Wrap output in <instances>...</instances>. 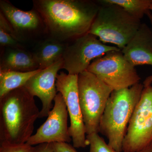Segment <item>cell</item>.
Wrapping results in <instances>:
<instances>
[{"mask_svg": "<svg viewBox=\"0 0 152 152\" xmlns=\"http://www.w3.org/2000/svg\"><path fill=\"white\" fill-rule=\"evenodd\" d=\"M33 152H56L53 143H42L37 145Z\"/></svg>", "mask_w": 152, "mask_h": 152, "instance_id": "22", "label": "cell"}, {"mask_svg": "<svg viewBox=\"0 0 152 152\" xmlns=\"http://www.w3.org/2000/svg\"><path fill=\"white\" fill-rule=\"evenodd\" d=\"M138 152H152V144L142 151Z\"/></svg>", "mask_w": 152, "mask_h": 152, "instance_id": "24", "label": "cell"}, {"mask_svg": "<svg viewBox=\"0 0 152 152\" xmlns=\"http://www.w3.org/2000/svg\"><path fill=\"white\" fill-rule=\"evenodd\" d=\"M40 70L26 72L0 70V98L14 90L24 86L28 81Z\"/></svg>", "mask_w": 152, "mask_h": 152, "instance_id": "16", "label": "cell"}, {"mask_svg": "<svg viewBox=\"0 0 152 152\" xmlns=\"http://www.w3.org/2000/svg\"><path fill=\"white\" fill-rule=\"evenodd\" d=\"M67 44L48 37L36 44L30 50L39 69L49 67L62 59Z\"/></svg>", "mask_w": 152, "mask_h": 152, "instance_id": "15", "label": "cell"}, {"mask_svg": "<svg viewBox=\"0 0 152 152\" xmlns=\"http://www.w3.org/2000/svg\"><path fill=\"white\" fill-rule=\"evenodd\" d=\"M102 4L116 5L124 9L135 18L140 20L150 8L152 0H99Z\"/></svg>", "mask_w": 152, "mask_h": 152, "instance_id": "17", "label": "cell"}, {"mask_svg": "<svg viewBox=\"0 0 152 152\" xmlns=\"http://www.w3.org/2000/svg\"><path fill=\"white\" fill-rule=\"evenodd\" d=\"M146 15L148 18L149 20L150 23H151V29L152 30V13L151 11H149L147 12L146 13Z\"/></svg>", "mask_w": 152, "mask_h": 152, "instance_id": "25", "label": "cell"}, {"mask_svg": "<svg viewBox=\"0 0 152 152\" xmlns=\"http://www.w3.org/2000/svg\"><path fill=\"white\" fill-rule=\"evenodd\" d=\"M150 11H152V1L151 4V6H150Z\"/></svg>", "mask_w": 152, "mask_h": 152, "instance_id": "26", "label": "cell"}, {"mask_svg": "<svg viewBox=\"0 0 152 152\" xmlns=\"http://www.w3.org/2000/svg\"><path fill=\"white\" fill-rule=\"evenodd\" d=\"M40 111L24 87L0 98V143H26L32 136Z\"/></svg>", "mask_w": 152, "mask_h": 152, "instance_id": "2", "label": "cell"}, {"mask_svg": "<svg viewBox=\"0 0 152 152\" xmlns=\"http://www.w3.org/2000/svg\"><path fill=\"white\" fill-rule=\"evenodd\" d=\"M34 148L27 143L18 145L0 143V152H33Z\"/></svg>", "mask_w": 152, "mask_h": 152, "instance_id": "20", "label": "cell"}, {"mask_svg": "<svg viewBox=\"0 0 152 152\" xmlns=\"http://www.w3.org/2000/svg\"><path fill=\"white\" fill-rule=\"evenodd\" d=\"M63 66L62 59L50 66L40 70L24 86L30 94L37 97L41 101L42 107L39 118L48 117L53 107V102L58 94L56 86L57 76Z\"/></svg>", "mask_w": 152, "mask_h": 152, "instance_id": "12", "label": "cell"}, {"mask_svg": "<svg viewBox=\"0 0 152 152\" xmlns=\"http://www.w3.org/2000/svg\"><path fill=\"white\" fill-rule=\"evenodd\" d=\"M39 69L31 52L28 49H1L0 70L32 72Z\"/></svg>", "mask_w": 152, "mask_h": 152, "instance_id": "14", "label": "cell"}, {"mask_svg": "<svg viewBox=\"0 0 152 152\" xmlns=\"http://www.w3.org/2000/svg\"><path fill=\"white\" fill-rule=\"evenodd\" d=\"M99 3L100 7L89 33L104 43L113 44L122 50L137 31L140 20L133 18L119 6Z\"/></svg>", "mask_w": 152, "mask_h": 152, "instance_id": "4", "label": "cell"}, {"mask_svg": "<svg viewBox=\"0 0 152 152\" xmlns=\"http://www.w3.org/2000/svg\"><path fill=\"white\" fill-rule=\"evenodd\" d=\"M54 104L46 120L27 143L33 146L42 143L70 142L72 141L68 126V112L62 95L58 93Z\"/></svg>", "mask_w": 152, "mask_h": 152, "instance_id": "11", "label": "cell"}, {"mask_svg": "<svg viewBox=\"0 0 152 152\" xmlns=\"http://www.w3.org/2000/svg\"><path fill=\"white\" fill-rule=\"evenodd\" d=\"M120 50L115 46L106 45L88 33L68 43L62 57L63 69L70 75H78L87 71L94 60L108 52Z\"/></svg>", "mask_w": 152, "mask_h": 152, "instance_id": "9", "label": "cell"}, {"mask_svg": "<svg viewBox=\"0 0 152 152\" xmlns=\"http://www.w3.org/2000/svg\"><path fill=\"white\" fill-rule=\"evenodd\" d=\"M0 47L1 49H28L15 37L12 30L1 28H0Z\"/></svg>", "mask_w": 152, "mask_h": 152, "instance_id": "18", "label": "cell"}, {"mask_svg": "<svg viewBox=\"0 0 152 152\" xmlns=\"http://www.w3.org/2000/svg\"><path fill=\"white\" fill-rule=\"evenodd\" d=\"M124 56L134 66H152V30L146 23H141L137 31L121 50Z\"/></svg>", "mask_w": 152, "mask_h": 152, "instance_id": "13", "label": "cell"}, {"mask_svg": "<svg viewBox=\"0 0 152 152\" xmlns=\"http://www.w3.org/2000/svg\"><path fill=\"white\" fill-rule=\"evenodd\" d=\"M113 91L140 83L135 68L126 59L121 50L108 52L94 60L87 69Z\"/></svg>", "mask_w": 152, "mask_h": 152, "instance_id": "7", "label": "cell"}, {"mask_svg": "<svg viewBox=\"0 0 152 152\" xmlns=\"http://www.w3.org/2000/svg\"><path fill=\"white\" fill-rule=\"evenodd\" d=\"M56 152H77L73 146L66 142L54 143Z\"/></svg>", "mask_w": 152, "mask_h": 152, "instance_id": "21", "label": "cell"}, {"mask_svg": "<svg viewBox=\"0 0 152 152\" xmlns=\"http://www.w3.org/2000/svg\"><path fill=\"white\" fill-rule=\"evenodd\" d=\"M78 75L64 72L58 74L56 81L58 92L62 96L69 116V134L75 148H85L89 145L81 109L79 102Z\"/></svg>", "mask_w": 152, "mask_h": 152, "instance_id": "10", "label": "cell"}, {"mask_svg": "<svg viewBox=\"0 0 152 152\" xmlns=\"http://www.w3.org/2000/svg\"><path fill=\"white\" fill-rule=\"evenodd\" d=\"M48 37L68 43L89 33L101 5L91 0H33Z\"/></svg>", "mask_w": 152, "mask_h": 152, "instance_id": "1", "label": "cell"}, {"mask_svg": "<svg viewBox=\"0 0 152 152\" xmlns=\"http://www.w3.org/2000/svg\"><path fill=\"white\" fill-rule=\"evenodd\" d=\"M78 89L86 134L99 133L101 118L113 90L88 71L78 76Z\"/></svg>", "mask_w": 152, "mask_h": 152, "instance_id": "5", "label": "cell"}, {"mask_svg": "<svg viewBox=\"0 0 152 152\" xmlns=\"http://www.w3.org/2000/svg\"><path fill=\"white\" fill-rule=\"evenodd\" d=\"M86 139L90 146L89 152H118L107 144L98 133L87 135Z\"/></svg>", "mask_w": 152, "mask_h": 152, "instance_id": "19", "label": "cell"}, {"mask_svg": "<svg viewBox=\"0 0 152 152\" xmlns=\"http://www.w3.org/2000/svg\"><path fill=\"white\" fill-rule=\"evenodd\" d=\"M152 83V75L148 76L145 79L143 83V84L144 86H147L151 85Z\"/></svg>", "mask_w": 152, "mask_h": 152, "instance_id": "23", "label": "cell"}, {"mask_svg": "<svg viewBox=\"0 0 152 152\" xmlns=\"http://www.w3.org/2000/svg\"><path fill=\"white\" fill-rule=\"evenodd\" d=\"M0 13L8 22L16 38L28 50L48 37L45 21L34 8L22 10L10 1L1 0Z\"/></svg>", "mask_w": 152, "mask_h": 152, "instance_id": "6", "label": "cell"}, {"mask_svg": "<svg viewBox=\"0 0 152 152\" xmlns=\"http://www.w3.org/2000/svg\"><path fill=\"white\" fill-rule=\"evenodd\" d=\"M140 83L123 89L113 91L100 121L99 132L108 140V145L123 152V144L128 125L144 88Z\"/></svg>", "mask_w": 152, "mask_h": 152, "instance_id": "3", "label": "cell"}, {"mask_svg": "<svg viewBox=\"0 0 152 152\" xmlns=\"http://www.w3.org/2000/svg\"><path fill=\"white\" fill-rule=\"evenodd\" d=\"M152 144V86H144L129 125L123 152H138Z\"/></svg>", "mask_w": 152, "mask_h": 152, "instance_id": "8", "label": "cell"}]
</instances>
